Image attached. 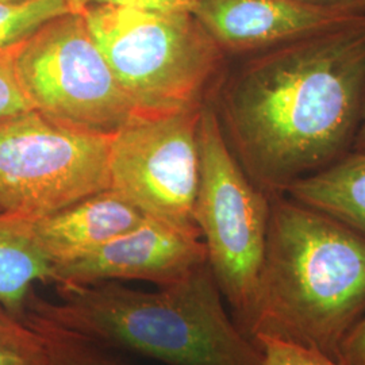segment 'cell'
Instances as JSON below:
<instances>
[{
	"label": "cell",
	"instance_id": "obj_1",
	"mask_svg": "<svg viewBox=\"0 0 365 365\" xmlns=\"http://www.w3.org/2000/svg\"><path fill=\"white\" fill-rule=\"evenodd\" d=\"M222 81V130L268 195L352 152L365 105V16L245 56Z\"/></svg>",
	"mask_w": 365,
	"mask_h": 365
},
{
	"label": "cell",
	"instance_id": "obj_2",
	"mask_svg": "<svg viewBox=\"0 0 365 365\" xmlns=\"http://www.w3.org/2000/svg\"><path fill=\"white\" fill-rule=\"evenodd\" d=\"M249 337L339 359L365 312V235L287 194H272Z\"/></svg>",
	"mask_w": 365,
	"mask_h": 365
},
{
	"label": "cell",
	"instance_id": "obj_3",
	"mask_svg": "<svg viewBox=\"0 0 365 365\" xmlns=\"http://www.w3.org/2000/svg\"><path fill=\"white\" fill-rule=\"evenodd\" d=\"M57 299L34 291L39 314L113 351L167 365H261L260 349L225 309L209 262L180 280L143 291L122 282L58 283Z\"/></svg>",
	"mask_w": 365,
	"mask_h": 365
},
{
	"label": "cell",
	"instance_id": "obj_4",
	"mask_svg": "<svg viewBox=\"0 0 365 365\" xmlns=\"http://www.w3.org/2000/svg\"><path fill=\"white\" fill-rule=\"evenodd\" d=\"M92 37L138 113L200 106L226 54L191 11L81 7Z\"/></svg>",
	"mask_w": 365,
	"mask_h": 365
},
{
	"label": "cell",
	"instance_id": "obj_5",
	"mask_svg": "<svg viewBox=\"0 0 365 365\" xmlns=\"http://www.w3.org/2000/svg\"><path fill=\"white\" fill-rule=\"evenodd\" d=\"M199 156L194 220L223 299L249 337L271 196L252 182L235 157L210 98L200 111Z\"/></svg>",
	"mask_w": 365,
	"mask_h": 365
},
{
	"label": "cell",
	"instance_id": "obj_6",
	"mask_svg": "<svg viewBox=\"0 0 365 365\" xmlns=\"http://www.w3.org/2000/svg\"><path fill=\"white\" fill-rule=\"evenodd\" d=\"M14 66L29 105L58 123L113 135L138 113L81 9L54 18L21 43Z\"/></svg>",
	"mask_w": 365,
	"mask_h": 365
},
{
	"label": "cell",
	"instance_id": "obj_7",
	"mask_svg": "<svg viewBox=\"0 0 365 365\" xmlns=\"http://www.w3.org/2000/svg\"><path fill=\"white\" fill-rule=\"evenodd\" d=\"M111 135L31 110L0 122V212L39 218L110 188Z\"/></svg>",
	"mask_w": 365,
	"mask_h": 365
},
{
	"label": "cell",
	"instance_id": "obj_8",
	"mask_svg": "<svg viewBox=\"0 0 365 365\" xmlns=\"http://www.w3.org/2000/svg\"><path fill=\"white\" fill-rule=\"evenodd\" d=\"M203 103L170 113H135L111 135L108 152L111 190L146 218L197 235L194 210Z\"/></svg>",
	"mask_w": 365,
	"mask_h": 365
},
{
	"label": "cell",
	"instance_id": "obj_9",
	"mask_svg": "<svg viewBox=\"0 0 365 365\" xmlns=\"http://www.w3.org/2000/svg\"><path fill=\"white\" fill-rule=\"evenodd\" d=\"M207 262L202 237L145 218L91 253L54 267L53 284L141 280L168 286Z\"/></svg>",
	"mask_w": 365,
	"mask_h": 365
},
{
	"label": "cell",
	"instance_id": "obj_10",
	"mask_svg": "<svg viewBox=\"0 0 365 365\" xmlns=\"http://www.w3.org/2000/svg\"><path fill=\"white\" fill-rule=\"evenodd\" d=\"M191 13L226 56L262 52L365 16L306 0H196Z\"/></svg>",
	"mask_w": 365,
	"mask_h": 365
},
{
	"label": "cell",
	"instance_id": "obj_11",
	"mask_svg": "<svg viewBox=\"0 0 365 365\" xmlns=\"http://www.w3.org/2000/svg\"><path fill=\"white\" fill-rule=\"evenodd\" d=\"M144 214L107 188L45 217L27 227L53 267L78 260L144 222Z\"/></svg>",
	"mask_w": 365,
	"mask_h": 365
},
{
	"label": "cell",
	"instance_id": "obj_12",
	"mask_svg": "<svg viewBox=\"0 0 365 365\" xmlns=\"http://www.w3.org/2000/svg\"><path fill=\"white\" fill-rule=\"evenodd\" d=\"M52 261L39 248L22 218L0 212V304L18 318L37 283H53Z\"/></svg>",
	"mask_w": 365,
	"mask_h": 365
},
{
	"label": "cell",
	"instance_id": "obj_13",
	"mask_svg": "<svg viewBox=\"0 0 365 365\" xmlns=\"http://www.w3.org/2000/svg\"><path fill=\"white\" fill-rule=\"evenodd\" d=\"M365 235V152H351L283 192Z\"/></svg>",
	"mask_w": 365,
	"mask_h": 365
},
{
	"label": "cell",
	"instance_id": "obj_14",
	"mask_svg": "<svg viewBox=\"0 0 365 365\" xmlns=\"http://www.w3.org/2000/svg\"><path fill=\"white\" fill-rule=\"evenodd\" d=\"M43 341L48 365H131L113 349L27 310L24 318Z\"/></svg>",
	"mask_w": 365,
	"mask_h": 365
},
{
	"label": "cell",
	"instance_id": "obj_15",
	"mask_svg": "<svg viewBox=\"0 0 365 365\" xmlns=\"http://www.w3.org/2000/svg\"><path fill=\"white\" fill-rule=\"evenodd\" d=\"M78 9L72 0L0 1V51L19 46L54 18Z\"/></svg>",
	"mask_w": 365,
	"mask_h": 365
},
{
	"label": "cell",
	"instance_id": "obj_16",
	"mask_svg": "<svg viewBox=\"0 0 365 365\" xmlns=\"http://www.w3.org/2000/svg\"><path fill=\"white\" fill-rule=\"evenodd\" d=\"M0 365H48L38 333L0 304Z\"/></svg>",
	"mask_w": 365,
	"mask_h": 365
},
{
	"label": "cell",
	"instance_id": "obj_17",
	"mask_svg": "<svg viewBox=\"0 0 365 365\" xmlns=\"http://www.w3.org/2000/svg\"><path fill=\"white\" fill-rule=\"evenodd\" d=\"M253 341L260 349L261 365H346L325 353L271 336H256Z\"/></svg>",
	"mask_w": 365,
	"mask_h": 365
},
{
	"label": "cell",
	"instance_id": "obj_18",
	"mask_svg": "<svg viewBox=\"0 0 365 365\" xmlns=\"http://www.w3.org/2000/svg\"><path fill=\"white\" fill-rule=\"evenodd\" d=\"M16 48L0 51V122L33 110L15 73Z\"/></svg>",
	"mask_w": 365,
	"mask_h": 365
},
{
	"label": "cell",
	"instance_id": "obj_19",
	"mask_svg": "<svg viewBox=\"0 0 365 365\" xmlns=\"http://www.w3.org/2000/svg\"><path fill=\"white\" fill-rule=\"evenodd\" d=\"M78 7L88 4H113L135 9L163 10V11H191L196 0H72Z\"/></svg>",
	"mask_w": 365,
	"mask_h": 365
},
{
	"label": "cell",
	"instance_id": "obj_20",
	"mask_svg": "<svg viewBox=\"0 0 365 365\" xmlns=\"http://www.w3.org/2000/svg\"><path fill=\"white\" fill-rule=\"evenodd\" d=\"M339 359L346 365H365V312L341 342Z\"/></svg>",
	"mask_w": 365,
	"mask_h": 365
},
{
	"label": "cell",
	"instance_id": "obj_21",
	"mask_svg": "<svg viewBox=\"0 0 365 365\" xmlns=\"http://www.w3.org/2000/svg\"><path fill=\"white\" fill-rule=\"evenodd\" d=\"M314 4L334 7V9H346L365 13V0H306Z\"/></svg>",
	"mask_w": 365,
	"mask_h": 365
},
{
	"label": "cell",
	"instance_id": "obj_22",
	"mask_svg": "<svg viewBox=\"0 0 365 365\" xmlns=\"http://www.w3.org/2000/svg\"><path fill=\"white\" fill-rule=\"evenodd\" d=\"M352 152H365V105L361 120H360V126H359V130H357L356 138H354Z\"/></svg>",
	"mask_w": 365,
	"mask_h": 365
},
{
	"label": "cell",
	"instance_id": "obj_23",
	"mask_svg": "<svg viewBox=\"0 0 365 365\" xmlns=\"http://www.w3.org/2000/svg\"><path fill=\"white\" fill-rule=\"evenodd\" d=\"M0 1H18V0H0Z\"/></svg>",
	"mask_w": 365,
	"mask_h": 365
}]
</instances>
